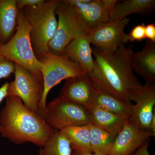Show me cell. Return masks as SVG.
<instances>
[{"label":"cell","instance_id":"cell-11","mask_svg":"<svg viewBox=\"0 0 155 155\" xmlns=\"http://www.w3.org/2000/svg\"><path fill=\"white\" fill-rule=\"evenodd\" d=\"M89 33L110 21L111 14L103 0H67Z\"/></svg>","mask_w":155,"mask_h":155},{"label":"cell","instance_id":"cell-5","mask_svg":"<svg viewBox=\"0 0 155 155\" xmlns=\"http://www.w3.org/2000/svg\"><path fill=\"white\" fill-rule=\"evenodd\" d=\"M38 61L44 84L43 93L38 109L39 115L41 117L46 109L48 94L53 87L63 80L87 73L79 65L67 57L54 54L50 52L39 59Z\"/></svg>","mask_w":155,"mask_h":155},{"label":"cell","instance_id":"cell-18","mask_svg":"<svg viewBox=\"0 0 155 155\" xmlns=\"http://www.w3.org/2000/svg\"><path fill=\"white\" fill-rule=\"evenodd\" d=\"M155 8V0H125L118 2L110 16V21L126 18L130 14L147 15Z\"/></svg>","mask_w":155,"mask_h":155},{"label":"cell","instance_id":"cell-17","mask_svg":"<svg viewBox=\"0 0 155 155\" xmlns=\"http://www.w3.org/2000/svg\"><path fill=\"white\" fill-rule=\"evenodd\" d=\"M19 11L17 0H0V41L5 44L16 31Z\"/></svg>","mask_w":155,"mask_h":155},{"label":"cell","instance_id":"cell-25","mask_svg":"<svg viewBox=\"0 0 155 155\" xmlns=\"http://www.w3.org/2000/svg\"><path fill=\"white\" fill-rule=\"evenodd\" d=\"M45 0H17V7L18 11L25 7H34L41 5Z\"/></svg>","mask_w":155,"mask_h":155},{"label":"cell","instance_id":"cell-6","mask_svg":"<svg viewBox=\"0 0 155 155\" xmlns=\"http://www.w3.org/2000/svg\"><path fill=\"white\" fill-rule=\"evenodd\" d=\"M58 17L55 35L49 43V51L62 55L66 47L74 40L86 36L89 31L67 0H60L56 10Z\"/></svg>","mask_w":155,"mask_h":155},{"label":"cell","instance_id":"cell-26","mask_svg":"<svg viewBox=\"0 0 155 155\" xmlns=\"http://www.w3.org/2000/svg\"><path fill=\"white\" fill-rule=\"evenodd\" d=\"M146 38L147 40L155 42V25L154 23H149L145 26Z\"/></svg>","mask_w":155,"mask_h":155},{"label":"cell","instance_id":"cell-24","mask_svg":"<svg viewBox=\"0 0 155 155\" xmlns=\"http://www.w3.org/2000/svg\"><path fill=\"white\" fill-rule=\"evenodd\" d=\"M145 26L144 23H142L135 25L130 31L128 35V41L132 42L142 41L146 39L145 35Z\"/></svg>","mask_w":155,"mask_h":155},{"label":"cell","instance_id":"cell-16","mask_svg":"<svg viewBox=\"0 0 155 155\" xmlns=\"http://www.w3.org/2000/svg\"><path fill=\"white\" fill-rule=\"evenodd\" d=\"M91 124L106 130L116 137L128 122L126 116L117 115L92 104L88 109Z\"/></svg>","mask_w":155,"mask_h":155},{"label":"cell","instance_id":"cell-8","mask_svg":"<svg viewBox=\"0 0 155 155\" xmlns=\"http://www.w3.org/2000/svg\"><path fill=\"white\" fill-rule=\"evenodd\" d=\"M14 74V79L9 83L7 96L18 97L30 111L39 115V105L43 93V81L17 64H15Z\"/></svg>","mask_w":155,"mask_h":155},{"label":"cell","instance_id":"cell-1","mask_svg":"<svg viewBox=\"0 0 155 155\" xmlns=\"http://www.w3.org/2000/svg\"><path fill=\"white\" fill-rule=\"evenodd\" d=\"M94 68L91 76L96 86L125 102L131 104L129 94L141 84L131 65L132 48L122 44L115 52L92 49Z\"/></svg>","mask_w":155,"mask_h":155},{"label":"cell","instance_id":"cell-3","mask_svg":"<svg viewBox=\"0 0 155 155\" xmlns=\"http://www.w3.org/2000/svg\"><path fill=\"white\" fill-rule=\"evenodd\" d=\"M59 1L47 0L41 5L21 10L30 26L31 42L38 60L49 52L48 46L58 27L56 10Z\"/></svg>","mask_w":155,"mask_h":155},{"label":"cell","instance_id":"cell-28","mask_svg":"<svg viewBox=\"0 0 155 155\" xmlns=\"http://www.w3.org/2000/svg\"><path fill=\"white\" fill-rule=\"evenodd\" d=\"M103 1L106 8L108 11H110L111 14L114 11V8L116 7V4L119 1L117 0H103Z\"/></svg>","mask_w":155,"mask_h":155},{"label":"cell","instance_id":"cell-30","mask_svg":"<svg viewBox=\"0 0 155 155\" xmlns=\"http://www.w3.org/2000/svg\"><path fill=\"white\" fill-rule=\"evenodd\" d=\"M72 155H101L93 153H80L72 151Z\"/></svg>","mask_w":155,"mask_h":155},{"label":"cell","instance_id":"cell-29","mask_svg":"<svg viewBox=\"0 0 155 155\" xmlns=\"http://www.w3.org/2000/svg\"><path fill=\"white\" fill-rule=\"evenodd\" d=\"M9 84V83L6 82L0 87V104L8 95V88Z\"/></svg>","mask_w":155,"mask_h":155},{"label":"cell","instance_id":"cell-22","mask_svg":"<svg viewBox=\"0 0 155 155\" xmlns=\"http://www.w3.org/2000/svg\"><path fill=\"white\" fill-rule=\"evenodd\" d=\"M70 142L61 130H55L51 137L40 147L38 155H72Z\"/></svg>","mask_w":155,"mask_h":155},{"label":"cell","instance_id":"cell-21","mask_svg":"<svg viewBox=\"0 0 155 155\" xmlns=\"http://www.w3.org/2000/svg\"><path fill=\"white\" fill-rule=\"evenodd\" d=\"M91 146L93 153L109 155L115 137L101 127L89 124Z\"/></svg>","mask_w":155,"mask_h":155},{"label":"cell","instance_id":"cell-27","mask_svg":"<svg viewBox=\"0 0 155 155\" xmlns=\"http://www.w3.org/2000/svg\"><path fill=\"white\" fill-rule=\"evenodd\" d=\"M150 139L143 143L131 155H150L148 151Z\"/></svg>","mask_w":155,"mask_h":155},{"label":"cell","instance_id":"cell-14","mask_svg":"<svg viewBox=\"0 0 155 155\" xmlns=\"http://www.w3.org/2000/svg\"><path fill=\"white\" fill-rule=\"evenodd\" d=\"M130 62L134 72L141 76L146 84H155V42L147 40L141 50L133 53Z\"/></svg>","mask_w":155,"mask_h":155},{"label":"cell","instance_id":"cell-9","mask_svg":"<svg viewBox=\"0 0 155 155\" xmlns=\"http://www.w3.org/2000/svg\"><path fill=\"white\" fill-rule=\"evenodd\" d=\"M133 104L129 123L145 130H150L151 122L155 113V84H141L133 88L129 94Z\"/></svg>","mask_w":155,"mask_h":155},{"label":"cell","instance_id":"cell-2","mask_svg":"<svg viewBox=\"0 0 155 155\" xmlns=\"http://www.w3.org/2000/svg\"><path fill=\"white\" fill-rule=\"evenodd\" d=\"M0 113V134L14 144L31 143L43 147L55 130L17 97L7 96Z\"/></svg>","mask_w":155,"mask_h":155},{"label":"cell","instance_id":"cell-20","mask_svg":"<svg viewBox=\"0 0 155 155\" xmlns=\"http://www.w3.org/2000/svg\"><path fill=\"white\" fill-rule=\"evenodd\" d=\"M88 125L67 127L61 130L69 140L73 151L83 153H93Z\"/></svg>","mask_w":155,"mask_h":155},{"label":"cell","instance_id":"cell-23","mask_svg":"<svg viewBox=\"0 0 155 155\" xmlns=\"http://www.w3.org/2000/svg\"><path fill=\"white\" fill-rule=\"evenodd\" d=\"M15 64L3 56L0 55V80L8 79L14 74Z\"/></svg>","mask_w":155,"mask_h":155},{"label":"cell","instance_id":"cell-19","mask_svg":"<svg viewBox=\"0 0 155 155\" xmlns=\"http://www.w3.org/2000/svg\"><path fill=\"white\" fill-rule=\"evenodd\" d=\"M92 104L98 106L106 110L128 118L131 115L133 104L122 101L96 86Z\"/></svg>","mask_w":155,"mask_h":155},{"label":"cell","instance_id":"cell-10","mask_svg":"<svg viewBox=\"0 0 155 155\" xmlns=\"http://www.w3.org/2000/svg\"><path fill=\"white\" fill-rule=\"evenodd\" d=\"M130 22L127 18L110 21L88 34L87 37L95 48L107 52H115L122 44L128 42L125 28Z\"/></svg>","mask_w":155,"mask_h":155},{"label":"cell","instance_id":"cell-15","mask_svg":"<svg viewBox=\"0 0 155 155\" xmlns=\"http://www.w3.org/2000/svg\"><path fill=\"white\" fill-rule=\"evenodd\" d=\"M91 45L87 35L78 38L66 47L62 55L79 65L91 75L94 68V59Z\"/></svg>","mask_w":155,"mask_h":155},{"label":"cell","instance_id":"cell-31","mask_svg":"<svg viewBox=\"0 0 155 155\" xmlns=\"http://www.w3.org/2000/svg\"><path fill=\"white\" fill-rule=\"evenodd\" d=\"M2 43H1V41H0V50H1V47H2Z\"/></svg>","mask_w":155,"mask_h":155},{"label":"cell","instance_id":"cell-12","mask_svg":"<svg viewBox=\"0 0 155 155\" xmlns=\"http://www.w3.org/2000/svg\"><path fill=\"white\" fill-rule=\"evenodd\" d=\"M96 88L91 75L85 73L67 79L60 91V97L88 109L92 105Z\"/></svg>","mask_w":155,"mask_h":155},{"label":"cell","instance_id":"cell-13","mask_svg":"<svg viewBox=\"0 0 155 155\" xmlns=\"http://www.w3.org/2000/svg\"><path fill=\"white\" fill-rule=\"evenodd\" d=\"M155 135L128 122L115 137L109 155H131L150 137Z\"/></svg>","mask_w":155,"mask_h":155},{"label":"cell","instance_id":"cell-7","mask_svg":"<svg viewBox=\"0 0 155 155\" xmlns=\"http://www.w3.org/2000/svg\"><path fill=\"white\" fill-rule=\"evenodd\" d=\"M41 118L54 130L91 124L87 108L60 96L47 105Z\"/></svg>","mask_w":155,"mask_h":155},{"label":"cell","instance_id":"cell-4","mask_svg":"<svg viewBox=\"0 0 155 155\" xmlns=\"http://www.w3.org/2000/svg\"><path fill=\"white\" fill-rule=\"evenodd\" d=\"M29 32L30 26L20 10L18 13L16 32L8 42L2 45L0 55L28 69L43 81L39 62L31 46Z\"/></svg>","mask_w":155,"mask_h":155}]
</instances>
